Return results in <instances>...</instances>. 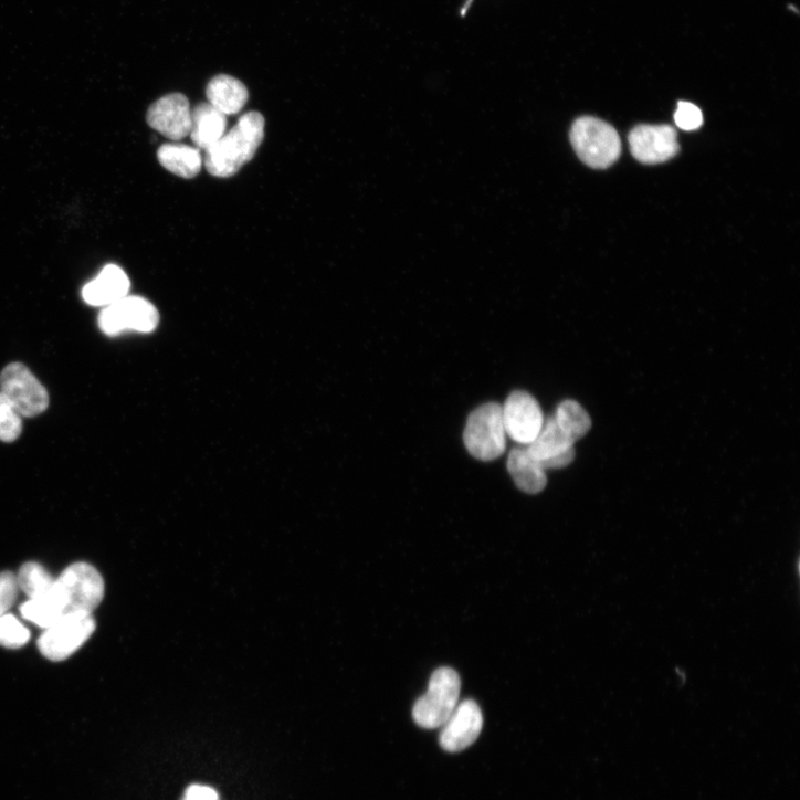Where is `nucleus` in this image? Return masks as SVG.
<instances>
[{
  "mask_svg": "<svg viewBox=\"0 0 800 800\" xmlns=\"http://www.w3.org/2000/svg\"><path fill=\"white\" fill-rule=\"evenodd\" d=\"M264 136L263 115L257 112L243 115L232 130L207 150L208 171L220 178L236 175L254 158Z\"/></svg>",
  "mask_w": 800,
  "mask_h": 800,
  "instance_id": "f257e3e1",
  "label": "nucleus"
},
{
  "mask_svg": "<svg viewBox=\"0 0 800 800\" xmlns=\"http://www.w3.org/2000/svg\"><path fill=\"white\" fill-rule=\"evenodd\" d=\"M54 591L64 617L92 615L102 603L105 583L94 566L87 562H75L56 578Z\"/></svg>",
  "mask_w": 800,
  "mask_h": 800,
  "instance_id": "f03ea898",
  "label": "nucleus"
},
{
  "mask_svg": "<svg viewBox=\"0 0 800 800\" xmlns=\"http://www.w3.org/2000/svg\"><path fill=\"white\" fill-rule=\"evenodd\" d=\"M570 141L580 160L591 168L606 169L622 152V141L617 129L594 117L578 118L571 127Z\"/></svg>",
  "mask_w": 800,
  "mask_h": 800,
  "instance_id": "7ed1b4c3",
  "label": "nucleus"
},
{
  "mask_svg": "<svg viewBox=\"0 0 800 800\" xmlns=\"http://www.w3.org/2000/svg\"><path fill=\"white\" fill-rule=\"evenodd\" d=\"M461 687V677L455 670H436L430 680L428 693L413 708L415 723L425 729L442 728L460 703Z\"/></svg>",
  "mask_w": 800,
  "mask_h": 800,
  "instance_id": "20e7f679",
  "label": "nucleus"
},
{
  "mask_svg": "<svg viewBox=\"0 0 800 800\" xmlns=\"http://www.w3.org/2000/svg\"><path fill=\"white\" fill-rule=\"evenodd\" d=\"M506 438L501 406L485 404L469 418L464 442L475 459L491 462L501 457L506 451Z\"/></svg>",
  "mask_w": 800,
  "mask_h": 800,
  "instance_id": "39448f33",
  "label": "nucleus"
},
{
  "mask_svg": "<svg viewBox=\"0 0 800 800\" xmlns=\"http://www.w3.org/2000/svg\"><path fill=\"white\" fill-rule=\"evenodd\" d=\"M0 392L23 418H36L50 407L48 389L22 362H12L0 373Z\"/></svg>",
  "mask_w": 800,
  "mask_h": 800,
  "instance_id": "423d86ee",
  "label": "nucleus"
},
{
  "mask_svg": "<svg viewBox=\"0 0 800 800\" xmlns=\"http://www.w3.org/2000/svg\"><path fill=\"white\" fill-rule=\"evenodd\" d=\"M95 630V620L90 614L65 615L45 630L39 639L38 646L48 660L62 662L76 653L91 639Z\"/></svg>",
  "mask_w": 800,
  "mask_h": 800,
  "instance_id": "0eeeda50",
  "label": "nucleus"
},
{
  "mask_svg": "<svg viewBox=\"0 0 800 800\" xmlns=\"http://www.w3.org/2000/svg\"><path fill=\"white\" fill-rule=\"evenodd\" d=\"M158 323L159 314L156 307L138 296H126L106 306L98 317L101 330L108 336H116L126 329L150 333Z\"/></svg>",
  "mask_w": 800,
  "mask_h": 800,
  "instance_id": "6e6552de",
  "label": "nucleus"
},
{
  "mask_svg": "<svg viewBox=\"0 0 800 800\" xmlns=\"http://www.w3.org/2000/svg\"><path fill=\"white\" fill-rule=\"evenodd\" d=\"M502 410L506 435L522 446L533 443L545 422L537 400L526 391H514Z\"/></svg>",
  "mask_w": 800,
  "mask_h": 800,
  "instance_id": "1a4fd4ad",
  "label": "nucleus"
},
{
  "mask_svg": "<svg viewBox=\"0 0 800 800\" xmlns=\"http://www.w3.org/2000/svg\"><path fill=\"white\" fill-rule=\"evenodd\" d=\"M629 143L633 156L648 165L665 162L680 151L677 131L669 125H640L631 131Z\"/></svg>",
  "mask_w": 800,
  "mask_h": 800,
  "instance_id": "9d476101",
  "label": "nucleus"
},
{
  "mask_svg": "<svg viewBox=\"0 0 800 800\" xmlns=\"http://www.w3.org/2000/svg\"><path fill=\"white\" fill-rule=\"evenodd\" d=\"M483 713L474 701L459 703L456 709L442 726L440 744L449 752H460L472 746L483 729Z\"/></svg>",
  "mask_w": 800,
  "mask_h": 800,
  "instance_id": "9b49d317",
  "label": "nucleus"
},
{
  "mask_svg": "<svg viewBox=\"0 0 800 800\" xmlns=\"http://www.w3.org/2000/svg\"><path fill=\"white\" fill-rule=\"evenodd\" d=\"M147 123L168 139H183L191 128V109L188 99L182 94L161 97L149 107Z\"/></svg>",
  "mask_w": 800,
  "mask_h": 800,
  "instance_id": "f8f14e48",
  "label": "nucleus"
},
{
  "mask_svg": "<svg viewBox=\"0 0 800 800\" xmlns=\"http://www.w3.org/2000/svg\"><path fill=\"white\" fill-rule=\"evenodd\" d=\"M573 442L560 430L554 418L545 420L543 429L533 443L525 446L541 467L554 470L572 452Z\"/></svg>",
  "mask_w": 800,
  "mask_h": 800,
  "instance_id": "ddd939ff",
  "label": "nucleus"
},
{
  "mask_svg": "<svg viewBox=\"0 0 800 800\" xmlns=\"http://www.w3.org/2000/svg\"><path fill=\"white\" fill-rule=\"evenodd\" d=\"M129 288L126 273L116 265H108L84 287L83 298L92 306H109L125 298Z\"/></svg>",
  "mask_w": 800,
  "mask_h": 800,
  "instance_id": "4468645a",
  "label": "nucleus"
},
{
  "mask_svg": "<svg viewBox=\"0 0 800 800\" xmlns=\"http://www.w3.org/2000/svg\"><path fill=\"white\" fill-rule=\"evenodd\" d=\"M227 126V115L210 103H202L191 110L189 136L197 149L207 151L225 135Z\"/></svg>",
  "mask_w": 800,
  "mask_h": 800,
  "instance_id": "2eb2a0df",
  "label": "nucleus"
},
{
  "mask_svg": "<svg viewBox=\"0 0 800 800\" xmlns=\"http://www.w3.org/2000/svg\"><path fill=\"white\" fill-rule=\"evenodd\" d=\"M507 469L516 486L526 494H538L547 485L546 471L525 446L512 450Z\"/></svg>",
  "mask_w": 800,
  "mask_h": 800,
  "instance_id": "dca6fc26",
  "label": "nucleus"
},
{
  "mask_svg": "<svg viewBox=\"0 0 800 800\" xmlns=\"http://www.w3.org/2000/svg\"><path fill=\"white\" fill-rule=\"evenodd\" d=\"M209 103L227 116L236 115L249 102L248 87L229 75H219L208 85Z\"/></svg>",
  "mask_w": 800,
  "mask_h": 800,
  "instance_id": "f3484780",
  "label": "nucleus"
},
{
  "mask_svg": "<svg viewBox=\"0 0 800 800\" xmlns=\"http://www.w3.org/2000/svg\"><path fill=\"white\" fill-rule=\"evenodd\" d=\"M159 164L181 178H193L203 166L199 149L182 144H165L157 152Z\"/></svg>",
  "mask_w": 800,
  "mask_h": 800,
  "instance_id": "a211bd4d",
  "label": "nucleus"
},
{
  "mask_svg": "<svg viewBox=\"0 0 800 800\" xmlns=\"http://www.w3.org/2000/svg\"><path fill=\"white\" fill-rule=\"evenodd\" d=\"M560 430L573 442L581 440L591 429V420L575 400H565L554 417Z\"/></svg>",
  "mask_w": 800,
  "mask_h": 800,
  "instance_id": "6ab92c4d",
  "label": "nucleus"
},
{
  "mask_svg": "<svg viewBox=\"0 0 800 800\" xmlns=\"http://www.w3.org/2000/svg\"><path fill=\"white\" fill-rule=\"evenodd\" d=\"M53 589L54 586L46 594L30 599L21 607L20 611L24 620L48 630L64 617L54 598Z\"/></svg>",
  "mask_w": 800,
  "mask_h": 800,
  "instance_id": "aec40b11",
  "label": "nucleus"
},
{
  "mask_svg": "<svg viewBox=\"0 0 800 800\" xmlns=\"http://www.w3.org/2000/svg\"><path fill=\"white\" fill-rule=\"evenodd\" d=\"M17 577L20 589H22L30 599L46 594L53 588L56 579L42 565L35 561L24 564Z\"/></svg>",
  "mask_w": 800,
  "mask_h": 800,
  "instance_id": "412c9836",
  "label": "nucleus"
},
{
  "mask_svg": "<svg viewBox=\"0 0 800 800\" xmlns=\"http://www.w3.org/2000/svg\"><path fill=\"white\" fill-rule=\"evenodd\" d=\"M22 419L15 407L0 392V441L13 443L19 440L23 431Z\"/></svg>",
  "mask_w": 800,
  "mask_h": 800,
  "instance_id": "4be33fe9",
  "label": "nucleus"
},
{
  "mask_svg": "<svg viewBox=\"0 0 800 800\" xmlns=\"http://www.w3.org/2000/svg\"><path fill=\"white\" fill-rule=\"evenodd\" d=\"M30 640V630L14 615L7 614L0 618V646L18 650L25 646Z\"/></svg>",
  "mask_w": 800,
  "mask_h": 800,
  "instance_id": "5701e85b",
  "label": "nucleus"
},
{
  "mask_svg": "<svg viewBox=\"0 0 800 800\" xmlns=\"http://www.w3.org/2000/svg\"><path fill=\"white\" fill-rule=\"evenodd\" d=\"M20 586L11 571L0 572V618L7 615L17 603Z\"/></svg>",
  "mask_w": 800,
  "mask_h": 800,
  "instance_id": "b1692460",
  "label": "nucleus"
},
{
  "mask_svg": "<svg viewBox=\"0 0 800 800\" xmlns=\"http://www.w3.org/2000/svg\"><path fill=\"white\" fill-rule=\"evenodd\" d=\"M677 127L686 131H693L702 127L704 117L702 110L694 104L680 102L674 116Z\"/></svg>",
  "mask_w": 800,
  "mask_h": 800,
  "instance_id": "393cba45",
  "label": "nucleus"
},
{
  "mask_svg": "<svg viewBox=\"0 0 800 800\" xmlns=\"http://www.w3.org/2000/svg\"><path fill=\"white\" fill-rule=\"evenodd\" d=\"M183 800H219V794L211 787L192 785L186 790Z\"/></svg>",
  "mask_w": 800,
  "mask_h": 800,
  "instance_id": "a878e982",
  "label": "nucleus"
},
{
  "mask_svg": "<svg viewBox=\"0 0 800 800\" xmlns=\"http://www.w3.org/2000/svg\"><path fill=\"white\" fill-rule=\"evenodd\" d=\"M789 10L792 11V12H794L796 14H799V11H798L796 8L791 7V6H789Z\"/></svg>",
  "mask_w": 800,
  "mask_h": 800,
  "instance_id": "bb28decb",
  "label": "nucleus"
}]
</instances>
